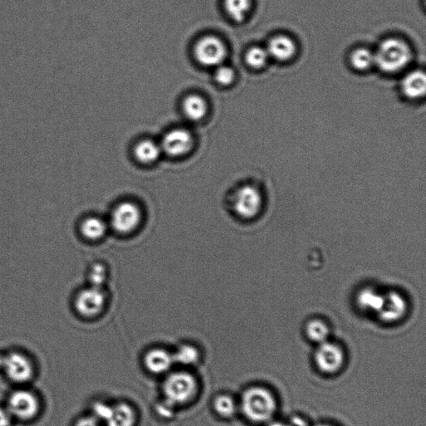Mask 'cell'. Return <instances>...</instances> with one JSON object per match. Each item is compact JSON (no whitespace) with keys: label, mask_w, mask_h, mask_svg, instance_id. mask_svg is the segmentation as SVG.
Masks as SVG:
<instances>
[{"label":"cell","mask_w":426,"mask_h":426,"mask_svg":"<svg viewBox=\"0 0 426 426\" xmlns=\"http://www.w3.org/2000/svg\"><path fill=\"white\" fill-rule=\"evenodd\" d=\"M213 408L220 417L232 419L239 412L238 400L228 394L218 395L213 401Z\"/></svg>","instance_id":"cell-22"},{"label":"cell","mask_w":426,"mask_h":426,"mask_svg":"<svg viewBox=\"0 0 426 426\" xmlns=\"http://www.w3.org/2000/svg\"><path fill=\"white\" fill-rule=\"evenodd\" d=\"M3 371L14 383H27L33 378L34 367L29 357L21 352L13 351L4 355Z\"/></svg>","instance_id":"cell-10"},{"label":"cell","mask_w":426,"mask_h":426,"mask_svg":"<svg viewBox=\"0 0 426 426\" xmlns=\"http://www.w3.org/2000/svg\"><path fill=\"white\" fill-rule=\"evenodd\" d=\"M351 62L356 70H366L375 65L374 53L366 48H358L352 53Z\"/></svg>","instance_id":"cell-25"},{"label":"cell","mask_w":426,"mask_h":426,"mask_svg":"<svg viewBox=\"0 0 426 426\" xmlns=\"http://www.w3.org/2000/svg\"><path fill=\"white\" fill-rule=\"evenodd\" d=\"M4 355L0 354V370H3Z\"/></svg>","instance_id":"cell-34"},{"label":"cell","mask_w":426,"mask_h":426,"mask_svg":"<svg viewBox=\"0 0 426 426\" xmlns=\"http://www.w3.org/2000/svg\"><path fill=\"white\" fill-rule=\"evenodd\" d=\"M408 308V302L403 294L390 291L384 294L383 302L376 316L385 324H395L404 319Z\"/></svg>","instance_id":"cell-11"},{"label":"cell","mask_w":426,"mask_h":426,"mask_svg":"<svg viewBox=\"0 0 426 426\" xmlns=\"http://www.w3.org/2000/svg\"><path fill=\"white\" fill-rule=\"evenodd\" d=\"M145 369L155 376H166L175 366L173 352L164 348H154L146 352L144 357Z\"/></svg>","instance_id":"cell-13"},{"label":"cell","mask_w":426,"mask_h":426,"mask_svg":"<svg viewBox=\"0 0 426 426\" xmlns=\"http://www.w3.org/2000/svg\"><path fill=\"white\" fill-rule=\"evenodd\" d=\"M235 71L233 68L223 65H219L215 70V80L218 85L222 86H228L232 85L235 80Z\"/></svg>","instance_id":"cell-28"},{"label":"cell","mask_w":426,"mask_h":426,"mask_svg":"<svg viewBox=\"0 0 426 426\" xmlns=\"http://www.w3.org/2000/svg\"><path fill=\"white\" fill-rule=\"evenodd\" d=\"M106 302L104 288L90 286L78 293L75 307L80 316L92 318L99 316L104 311Z\"/></svg>","instance_id":"cell-9"},{"label":"cell","mask_w":426,"mask_h":426,"mask_svg":"<svg viewBox=\"0 0 426 426\" xmlns=\"http://www.w3.org/2000/svg\"><path fill=\"white\" fill-rule=\"evenodd\" d=\"M263 202L260 190L252 185H244L234 193L233 208L240 218L251 220L261 213Z\"/></svg>","instance_id":"cell-5"},{"label":"cell","mask_w":426,"mask_h":426,"mask_svg":"<svg viewBox=\"0 0 426 426\" xmlns=\"http://www.w3.org/2000/svg\"><path fill=\"white\" fill-rule=\"evenodd\" d=\"M161 151L160 144L151 139H144L139 142L134 147V154L135 159L143 164H151L158 161Z\"/></svg>","instance_id":"cell-20"},{"label":"cell","mask_w":426,"mask_h":426,"mask_svg":"<svg viewBox=\"0 0 426 426\" xmlns=\"http://www.w3.org/2000/svg\"><path fill=\"white\" fill-rule=\"evenodd\" d=\"M175 365L182 367H190L197 365L201 358L200 351L192 344H183L173 352Z\"/></svg>","instance_id":"cell-23"},{"label":"cell","mask_w":426,"mask_h":426,"mask_svg":"<svg viewBox=\"0 0 426 426\" xmlns=\"http://www.w3.org/2000/svg\"><path fill=\"white\" fill-rule=\"evenodd\" d=\"M138 413L133 405L119 403L111 405L109 416L105 421V426H135Z\"/></svg>","instance_id":"cell-14"},{"label":"cell","mask_w":426,"mask_h":426,"mask_svg":"<svg viewBox=\"0 0 426 426\" xmlns=\"http://www.w3.org/2000/svg\"><path fill=\"white\" fill-rule=\"evenodd\" d=\"M425 90L426 78L422 71L411 72L401 82V90L409 99H418L425 95Z\"/></svg>","instance_id":"cell-16"},{"label":"cell","mask_w":426,"mask_h":426,"mask_svg":"<svg viewBox=\"0 0 426 426\" xmlns=\"http://www.w3.org/2000/svg\"><path fill=\"white\" fill-rule=\"evenodd\" d=\"M107 278V270L106 266L99 262L92 264L89 272L90 286L102 288Z\"/></svg>","instance_id":"cell-27"},{"label":"cell","mask_w":426,"mask_h":426,"mask_svg":"<svg viewBox=\"0 0 426 426\" xmlns=\"http://www.w3.org/2000/svg\"><path fill=\"white\" fill-rule=\"evenodd\" d=\"M239 412L250 422L266 425L275 417L278 410L277 395L267 386L252 385L238 400Z\"/></svg>","instance_id":"cell-1"},{"label":"cell","mask_w":426,"mask_h":426,"mask_svg":"<svg viewBox=\"0 0 426 426\" xmlns=\"http://www.w3.org/2000/svg\"><path fill=\"white\" fill-rule=\"evenodd\" d=\"M269 58L266 48L252 47L247 52L246 61L250 67L261 68L265 66Z\"/></svg>","instance_id":"cell-26"},{"label":"cell","mask_w":426,"mask_h":426,"mask_svg":"<svg viewBox=\"0 0 426 426\" xmlns=\"http://www.w3.org/2000/svg\"><path fill=\"white\" fill-rule=\"evenodd\" d=\"M107 224L104 218L90 216L83 219L80 225V233L90 241H97L104 238L107 232Z\"/></svg>","instance_id":"cell-19"},{"label":"cell","mask_w":426,"mask_h":426,"mask_svg":"<svg viewBox=\"0 0 426 426\" xmlns=\"http://www.w3.org/2000/svg\"><path fill=\"white\" fill-rule=\"evenodd\" d=\"M287 421L288 426H312L304 416L294 415Z\"/></svg>","instance_id":"cell-31"},{"label":"cell","mask_w":426,"mask_h":426,"mask_svg":"<svg viewBox=\"0 0 426 426\" xmlns=\"http://www.w3.org/2000/svg\"><path fill=\"white\" fill-rule=\"evenodd\" d=\"M227 47L221 38L214 36H207L196 43L194 55L201 65L217 68L223 65L227 58Z\"/></svg>","instance_id":"cell-7"},{"label":"cell","mask_w":426,"mask_h":426,"mask_svg":"<svg viewBox=\"0 0 426 426\" xmlns=\"http://www.w3.org/2000/svg\"><path fill=\"white\" fill-rule=\"evenodd\" d=\"M183 111L189 120L199 122L208 114V102L204 97L198 95H188L183 102Z\"/></svg>","instance_id":"cell-18"},{"label":"cell","mask_w":426,"mask_h":426,"mask_svg":"<svg viewBox=\"0 0 426 426\" xmlns=\"http://www.w3.org/2000/svg\"><path fill=\"white\" fill-rule=\"evenodd\" d=\"M160 146L161 151L166 155L181 158L192 151L194 139L188 129H174L165 134Z\"/></svg>","instance_id":"cell-12"},{"label":"cell","mask_w":426,"mask_h":426,"mask_svg":"<svg viewBox=\"0 0 426 426\" xmlns=\"http://www.w3.org/2000/svg\"><path fill=\"white\" fill-rule=\"evenodd\" d=\"M412 57L408 43L398 38L382 42L374 53L375 65L385 73H396L408 65Z\"/></svg>","instance_id":"cell-3"},{"label":"cell","mask_w":426,"mask_h":426,"mask_svg":"<svg viewBox=\"0 0 426 426\" xmlns=\"http://www.w3.org/2000/svg\"><path fill=\"white\" fill-rule=\"evenodd\" d=\"M111 405H112L110 404L104 403V401L97 400L92 405L91 415H94L95 417L99 420L100 422L104 425L105 421L110 415Z\"/></svg>","instance_id":"cell-29"},{"label":"cell","mask_w":426,"mask_h":426,"mask_svg":"<svg viewBox=\"0 0 426 426\" xmlns=\"http://www.w3.org/2000/svg\"><path fill=\"white\" fill-rule=\"evenodd\" d=\"M252 6V0H224V9L234 22L243 23Z\"/></svg>","instance_id":"cell-24"},{"label":"cell","mask_w":426,"mask_h":426,"mask_svg":"<svg viewBox=\"0 0 426 426\" xmlns=\"http://www.w3.org/2000/svg\"><path fill=\"white\" fill-rule=\"evenodd\" d=\"M265 426H288L287 421L272 420Z\"/></svg>","instance_id":"cell-33"},{"label":"cell","mask_w":426,"mask_h":426,"mask_svg":"<svg viewBox=\"0 0 426 426\" xmlns=\"http://www.w3.org/2000/svg\"><path fill=\"white\" fill-rule=\"evenodd\" d=\"M384 294L373 287H365L357 293L356 302L361 311L376 313L380 309Z\"/></svg>","instance_id":"cell-17"},{"label":"cell","mask_w":426,"mask_h":426,"mask_svg":"<svg viewBox=\"0 0 426 426\" xmlns=\"http://www.w3.org/2000/svg\"><path fill=\"white\" fill-rule=\"evenodd\" d=\"M269 57L277 61H287L295 55L296 45L291 38L280 36L271 39L266 48Z\"/></svg>","instance_id":"cell-15"},{"label":"cell","mask_w":426,"mask_h":426,"mask_svg":"<svg viewBox=\"0 0 426 426\" xmlns=\"http://www.w3.org/2000/svg\"><path fill=\"white\" fill-rule=\"evenodd\" d=\"M143 220L139 206L131 201L117 204L112 211L110 225L117 233L125 235L138 229Z\"/></svg>","instance_id":"cell-6"},{"label":"cell","mask_w":426,"mask_h":426,"mask_svg":"<svg viewBox=\"0 0 426 426\" xmlns=\"http://www.w3.org/2000/svg\"><path fill=\"white\" fill-rule=\"evenodd\" d=\"M346 359L344 346L330 340L316 345L313 355V361L316 369L326 376L340 373L344 369Z\"/></svg>","instance_id":"cell-4"},{"label":"cell","mask_w":426,"mask_h":426,"mask_svg":"<svg viewBox=\"0 0 426 426\" xmlns=\"http://www.w3.org/2000/svg\"><path fill=\"white\" fill-rule=\"evenodd\" d=\"M102 425L100 421L95 417L94 415H90L78 419L75 426H102Z\"/></svg>","instance_id":"cell-30"},{"label":"cell","mask_w":426,"mask_h":426,"mask_svg":"<svg viewBox=\"0 0 426 426\" xmlns=\"http://www.w3.org/2000/svg\"><path fill=\"white\" fill-rule=\"evenodd\" d=\"M13 420L6 408H0V426H11Z\"/></svg>","instance_id":"cell-32"},{"label":"cell","mask_w":426,"mask_h":426,"mask_svg":"<svg viewBox=\"0 0 426 426\" xmlns=\"http://www.w3.org/2000/svg\"><path fill=\"white\" fill-rule=\"evenodd\" d=\"M199 388L197 376L187 370L170 371L161 385L164 400L175 408L192 403L198 395Z\"/></svg>","instance_id":"cell-2"},{"label":"cell","mask_w":426,"mask_h":426,"mask_svg":"<svg viewBox=\"0 0 426 426\" xmlns=\"http://www.w3.org/2000/svg\"><path fill=\"white\" fill-rule=\"evenodd\" d=\"M312 426H336V425L329 424V423H319V424L312 425Z\"/></svg>","instance_id":"cell-35"},{"label":"cell","mask_w":426,"mask_h":426,"mask_svg":"<svg viewBox=\"0 0 426 426\" xmlns=\"http://www.w3.org/2000/svg\"><path fill=\"white\" fill-rule=\"evenodd\" d=\"M6 408L14 419L31 420L41 409L37 395L28 390H17L9 396Z\"/></svg>","instance_id":"cell-8"},{"label":"cell","mask_w":426,"mask_h":426,"mask_svg":"<svg viewBox=\"0 0 426 426\" xmlns=\"http://www.w3.org/2000/svg\"><path fill=\"white\" fill-rule=\"evenodd\" d=\"M305 334L308 340L316 345L330 340L331 329L325 321L314 318L308 321L305 326Z\"/></svg>","instance_id":"cell-21"}]
</instances>
